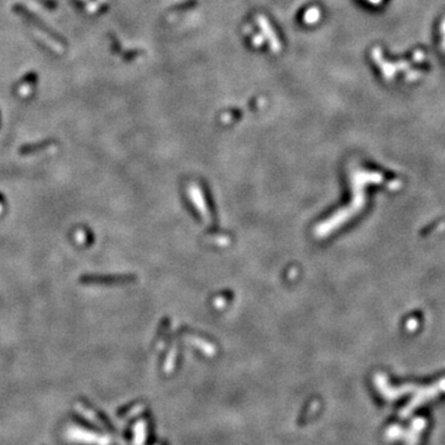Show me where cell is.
I'll return each instance as SVG.
<instances>
[{
    "label": "cell",
    "instance_id": "6da1fadb",
    "mask_svg": "<svg viewBox=\"0 0 445 445\" xmlns=\"http://www.w3.org/2000/svg\"><path fill=\"white\" fill-rule=\"evenodd\" d=\"M127 276L121 275H98V273H87L79 277V282L83 285H105V283H120L129 281Z\"/></svg>",
    "mask_w": 445,
    "mask_h": 445
},
{
    "label": "cell",
    "instance_id": "7a4b0ae2",
    "mask_svg": "<svg viewBox=\"0 0 445 445\" xmlns=\"http://www.w3.org/2000/svg\"><path fill=\"white\" fill-rule=\"evenodd\" d=\"M54 144L53 140H42V141L37 142H31V144H25L22 146L19 147V153L22 156L32 155V153L38 152V151H42L48 148L49 146Z\"/></svg>",
    "mask_w": 445,
    "mask_h": 445
}]
</instances>
